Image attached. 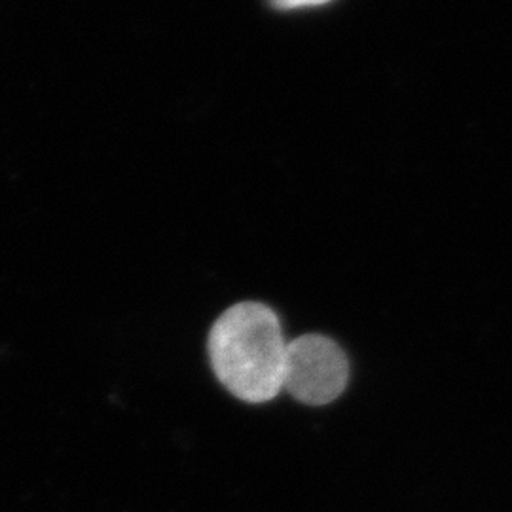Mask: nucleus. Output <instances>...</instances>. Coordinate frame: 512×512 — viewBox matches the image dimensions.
Here are the masks:
<instances>
[{
  "label": "nucleus",
  "mask_w": 512,
  "mask_h": 512,
  "mask_svg": "<svg viewBox=\"0 0 512 512\" xmlns=\"http://www.w3.org/2000/svg\"><path fill=\"white\" fill-rule=\"evenodd\" d=\"M287 340L270 306L239 302L222 311L207 338L211 368L239 401L268 403L283 391Z\"/></svg>",
  "instance_id": "nucleus-1"
},
{
  "label": "nucleus",
  "mask_w": 512,
  "mask_h": 512,
  "mask_svg": "<svg viewBox=\"0 0 512 512\" xmlns=\"http://www.w3.org/2000/svg\"><path fill=\"white\" fill-rule=\"evenodd\" d=\"M344 349L323 334H304L287 344L283 389L298 403L325 406L348 385Z\"/></svg>",
  "instance_id": "nucleus-2"
},
{
  "label": "nucleus",
  "mask_w": 512,
  "mask_h": 512,
  "mask_svg": "<svg viewBox=\"0 0 512 512\" xmlns=\"http://www.w3.org/2000/svg\"><path fill=\"white\" fill-rule=\"evenodd\" d=\"M329 2L332 0H270V4L277 10H298V8H308V6H323Z\"/></svg>",
  "instance_id": "nucleus-3"
}]
</instances>
